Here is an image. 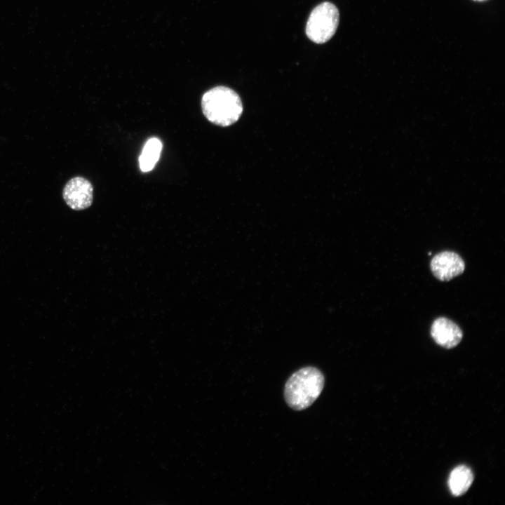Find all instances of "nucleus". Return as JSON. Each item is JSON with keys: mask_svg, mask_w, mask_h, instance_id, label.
Returning a JSON list of instances; mask_svg holds the SVG:
<instances>
[{"mask_svg": "<svg viewBox=\"0 0 505 505\" xmlns=\"http://www.w3.org/2000/svg\"><path fill=\"white\" fill-rule=\"evenodd\" d=\"M339 21L337 8L330 2H323L311 11L306 25V34L316 43H325L335 34Z\"/></svg>", "mask_w": 505, "mask_h": 505, "instance_id": "3", "label": "nucleus"}, {"mask_svg": "<svg viewBox=\"0 0 505 505\" xmlns=\"http://www.w3.org/2000/svg\"><path fill=\"white\" fill-rule=\"evenodd\" d=\"M431 335L439 346L452 349L460 343L463 332L458 325L450 319L439 317L431 325Z\"/></svg>", "mask_w": 505, "mask_h": 505, "instance_id": "6", "label": "nucleus"}, {"mask_svg": "<svg viewBox=\"0 0 505 505\" xmlns=\"http://www.w3.org/2000/svg\"><path fill=\"white\" fill-rule=\"evenodd\" d=\"M473 1H487V0H473Z\"/></svg>", "mask_w": 505, "mask_h": 505, "instance_id": "9", "label": "nucleus"}, {"mask_svg": "<svg viewBox=\"0 0 505 505\" xmlns=\"http://www.w3.org/2000/svg\"><path fill=\"white\" fill-rule=\"evenodd\" d=\"M62 196L72 209L82 210L90 207L93 203V187L87 179L74 177L66 183Z\"/></svg>", "mask_w": 505, "mask_h": 505, "instance_id": "4", "label": "nucleus"}, {"mask_svg": "<svg viewBox=\"0 0 505 505\" xmlns=\"http://www.w3.org/2000/svg\"><path fill=\"white\" fill-rule=\"evenodd\" d=\"M473 481V474L466 466H458L451 472L448 485L451 493L456 497L466 493Z\"/></svg>", "mask_w": 505, "mask_h": 505, "instance_id": "7", "label": "nucleus"}, {"mask_svg": "<svg viewBox=\"0 0 505 505\" xmlns=\"http://www.w3.org/2000/svg\"><path fill=\"white\" fill-rule=\"evenodd\" d=\"M325 384L323 373L316 368L305 367L294 372L288 379L284 398L295 410L309 408L320 396Z\"/></svg>", "mask_w": 505, "mask_h": 505, "instance_id": "1", "label": "nucleus"}, {"mask_svg": "<svg viewBox=\"0 0 505 505\" xmlns=\"http://www.w3.org/2000/svg\"><path fill=\"white\" fill-rule=\"evenodd\" d=\"M201 109L210 122L227 127L238 120L243 112V105L239 95L234 90L220 86L203 95Z\"/></svg>", "mask_w": 505, "mask_h": 505, "instance_id": "2", "label": "nucleus"}, {"mask_svg": "<svg viewBox=\"0 0 505 505\" xmlns=\"http://www.w3.org/2000/svg\"><path fill=\"white\" fill-rule=\"evenodd\" d=\"M430 267L432 274L437 279L448 281L464 271L465 263L457 252L443 251L433 257Z\"/></svg>", "mask_w": 505, "mask_h": 505, "instance_id": "5", "label": "nucleus"}, {"mask_svg": "<svg viewBox=\"0 0 505 505\" xmlns=\"http://www.w3.org/2000/svg\"><path fill=\"white\" fill-rule=\"evenodd\" d=\"M162 147V142L156 137L147 141L139 157L140 168L142 172H149L154 168L159 159Z\"/></svg>", "mask_w": 505, "mask_h": 505, "instance_id": "8", "label": "nucleus"}]
</instances>
